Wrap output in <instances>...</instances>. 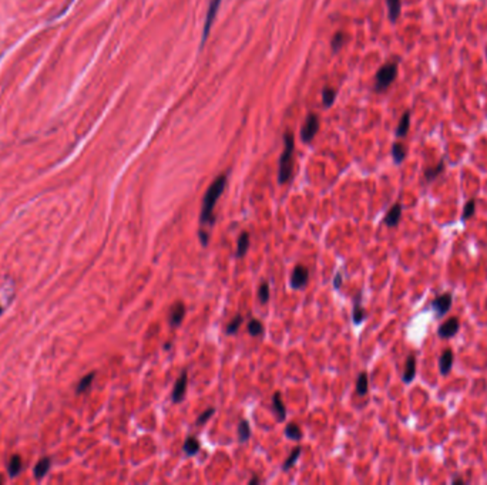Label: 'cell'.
<instances>
[{
    "label": "cell",
    "mask_w": 487,
    "mask_h": 485,
    "mask_svg": "<svg viewBox=\"0 0 487 485\" xmlns=\"http://www.w3.org/2000/svg\"><path fill=\"white\" fill-rule=\"evenodd\" d=\"M285 435L291 440H301L302 438V431L295 423H289L285 428Z\"/></svg>",
    "instance_id": "25"
},
{
    "label": "cell",
    "mask_w": 487,
    "mask_h": 485,
    "mask_svg": "<svg viewBox=\"0 0 487 485\" xmlns=\"http://www.w3.org/2000/svg\"><path fill=\"white\" fill-rule=\"evenodd\" d=\"M183 450H184V452L187 454V455L193 457V455H195L197 452L200 451V443H198L194 437H188V438L185 440Z\"/></svg>",
    "instance_id": "19"
},
{
    "label": "cell",
    "mask_w": 487,
    "mask_h": 485,
    "mask_svg": "<svg viewBox=\"0 0 487 485\" xmlns=\"http://www.w3.org/2000/svg\"><path fill=\"white\" fill-rule=\"evenodd\" d=\"M227 186V175H219L214 179V182L210 185L207 192L204 195L201 207V214H200V224L204 225H212L215 222L214 217V208L218 202L219 197L222 195L224 189Z\"/></svg>",
    "instance_id": "1"
},
{
    "label": "cell",
    "mask_w": 487,
    "mask_h": 485,
    "mask_svg": "<svg viewBox=\"0 0 487 485\" xmlns=\"http://www.w3.org/2000/svg\"><path fill=\"white\" fill-rule=\"evenodd\" d=\"M248 246H250V235H248V232H242L239 235V239H238L236 258H242L244 255L248 252Z\"/></svg>",
    "instance_id": "18"
},
{
    "label": "cell",
    "mask_w": 487,
    "mask_h": 485,
    "mask_svg": "<svg viewBox=\"0 0 487 485\" xmlns=\"http://www.w3.org/2000/svg\"><path fill=\"white\" fill-rule=\"evenodd\" d=\"M0 313H2V309H0Z\"/></svg>",
    "instance_id": "40"
},
{
    "label": "cell",
    "mask_w": 487,
    "mask_h": 485,
    "mask_svg": "<svg viewBox=\"0 0 487 485\" xmlns=\"http://www.w3.org/2000/svg\"><path fill=\"white\" fill-rule=\"evenodd\" d=\"M250 484H251V485H254V484H260V479H258V478H257V477H254V478H252V479H251V481H250Z\"/></svg>",
    "instance_id": "39"
},
{
    "label": "cell",
    "mask_w": 487,
    "mask_h": 485,
    "mask_svg": "<svg viewBox=\"0 0 487 485\" xmlns=\"http://www.w3.org/2000/svg\"><path fill=\"white\" fill-rule=\"evenodd\" d=\"M308 280H309V272H308V269L305 268V266H301V265L295 266L294 272L291 275V280H289L291 282V287L295 289V290L302 289V287L306 286Z\"/></svg>",
    "instance_id": "7"
},
{
    "label": "cell",
    "mask_w": 487,
    "mask_h": 485,
    "mask_svg": "<svg viewBox=\"0 0 487 485\" xmlns=\"http://www.w3.org/2000/svg\"><path fill=\"white\" fill-rule=\"evenodd\" d=\"M93 378H94V373H90V374H87L86 377H83V378L80 380V383H78L77 393H83V392H86V390L92 385Z\"/></svg>",
    "instance_id": "32"
},
{
    "label": "cell",
    "mask_w": 487,
    "mask_h": 485,
    "mask_svg": "<svg viewBox=\"0 0 487 485\" xmlns=\"http://www.w3.org/2000/svg\"><path fill=\"white\" fill-rule=\"evenodd\" d=\"M400 218H402V205H400V204H395L392 208L389 209V212L386 214V217H385V224H386L389 228H395V226H397V224L400 222Z\"/></svg>",
    "instance_id": "11"
},
{
    "label": "cell",
    "mask_w": 487,
    "mask_h": 485,
    "mask_svg": "<svg viewBox=\"0 0 487 485\" xmlns=\"http://www.w3.org/2000/svg\"><path fill=\"white\" fill-rule=\"evenodd\" d=\"M198 238H200V241H201L202 246H207V245H208V241H210V235L207 234L205 231L200 229V231H198Z\"/></svg>",
    "instance_id": "36"
},
{
    "label": "cell",
    "mask_w": 487,
    "mask_h": 485,
    "mask_svg": "<svg viewBox=\"0 0 487 485\" xmlns=\"http://www.w3.org/2000/svg\"><path fill=\"white\" fill-rule=\"evenodd\" d=\"M187 383H188V373L183 371L181 376L177 378L174 390H173V402L174 403H181L185 399V393H187Z\"/></svg>",
    "instance_id": "9"
},
{
    "label": "cell",
    "mask_w": 487,
    "mask_h": 485,
    "mask_svg": "<svg viewBox=\"0 0 487 485\" xmlns=\"http://www.w3.org/2000/svg\"><path fill=\"white\" fill-rule=\"evenodd\" d=\"M392 157L395 159L396 164H402L403 159L406 158V150L400 142H395L392 147Z\"/></svg>",
    "instance_id": "21"
},
{
    "label": "cell",
    "mask_w": 487,
    "mask_h": 485,
    "mask_svg": "<svg viewBox=\"0 0 487 485\" xmlns=\"http://www.w3.org/2000/svg\"><path fill=\"white\" fill-rule=\"evenodd\" d=\"M251 437V430H250V424L247 420H241L238 424V438L239 441H247Z\"/></svg>",
    "instance_id": "23"
},
{
    "label": "cell",
    "mask_w": 487,
    "mask_h": 485,
    "mask_svg": "<svg viewBox=\"0 0 487 485\" xmlns=\"http://www.w3.org/2000/svg\"><path fill=\"white\" fill-rule=\"evenodd\" d=\"M299 455H301V447H296L294 451H292V454H291V455H289V457L286 458L285 464H284L282 469H284V471H286V469H289L291 467H294V464L296 462V460L299 458Z\"/></svg>",
    "instance_id": "28"
},
{
    "label": "cell",
    "mask_w": 487,
    "mask_h": 485,
    "mask_svg": "<svg viewBox=\"0 0 487 485\" xmlns=\"http://www.w3.org/2000/svg\"><path fill=\"white\" fill-rule=\"evenodd\" d=\"M415 376H416V359H415V356H413V354H411V356L408 357V360H406L402 380H403L404 383H412V381H413V378H415Z\"/></svg>",
    "instance_id": "13"
},
{
    "label": "cell",
    "mask_w": 487,
    "mask_h": 485,
    "mask_svg": "<svg viewBox=\"0 0 487 485\" xmlns=\"http://www.w3.org/2000/svg\"><path fill=\"white\" fill-rule=\"evenodd\" d=\"M365 319H366V310L363 309V306L361 305V295H358L355 305H353V323L361 325Z\"/></svg>",
    "instance_id": "16"
},
{
    "label": "cell",
    "mask_w": 487,
    "mask_h": 485,
    "mask_svg": "<svg viewBox=\"0 0 487 485\" xmlns=\"http://www.w3.org/2000/svg\"><path fill=\"white\" fill-rule=\"evenodd\" d=\"M335 97H336V92L334 88H331V87L323 88L322 99H323V104H325L327 107H331V106H332V103L335 101Z\"/></svg>",
    "instance_id": "29"
},
{
    "label": "cell",
    "mask_w": 487,
    "mask_h": 485,
    "mask_svg": "<svg viewBox=\"0 0 487 485\" xmlns=\"http://www.w3.org/2000/svg\"><path fill=\"white\" fill-rule=\"evenodd\" d=\"M460 329V322L457 318H450L449 320H446L443 325H440L437 329V336L442 339H450L454 335H457Z\"/></svg>",
    "instance_id": "8"
},
{
    "label": "cell",
    "mask_w": 487,
    "mask_h": 485,
    "mask_svg": "<svg viewBox=\"0 0 487 485\" xmlns=\"http://www.w3.org/2000/svg\"><path fill=\"white\" fill-rule=\"evenodd\" d=\"M184 316H185V306L181 303V302H178L176 306L173 308V310H171V315H170V325H171L173 327L180 326V325H181V322L184 320Z\"/></svg>",
    "instance_id": "12"
},
{
    "label": "cell",
    "mask_w": 487,
    "mask_h": 485,
    "mask_svg": "<svg viewBox=\"0 0 487 485\" xmlns=\"http://www.w3.org/2000/svg\"><path fill=\"white\" fill-rule=\"evenodd\" d=\"M20 468H22V460H20V457H17V455H15L12 460H10V465H9V472H10V475H17V472L20 471Z\"/></svg>",
    "instance_id": "33"
},
{
    "label": "cell",
    "mask_w": 487,
    "mask_h": 485,
    "mask_svg": "<svg viewBox=\"0 0 487 485\" xmlns=\"http://www.w3.org/2000/svg\"><path fill=\"white\" fill-rule=\"evenodd\" d=\"M294 148L295 142L292 134L286 133L284 137V151L279 157V168H278V182L285 184L292 176L294 167Z\"/></svg>",
    "instance_id": "2"
},
{
    "label": "cell",
    "mask_w": 487,
    "mask_h": 485,
    "mask_svg": "<svg viewBox=\"0 0 487 485\" xmlns=\"http://www.w3.org/2000/svg\"><path fill=\"white\" fill-rule=\"evenodd\" d=\"M219 5H221V0H210V6H208L207 17H205V22H204L201 46H204L205 42H207V39H208V34H210L211 32V27H212V23H214V19H215V16H217V12H218Z\"/></svg>",
    "instance_id": "5"
},
{
    "label": "cell",
    "mask_w": 487,
    "mask_h": 485,
    "mask_svg": "<svg viewBox=\"0 0 487 485\" xmlns=\"http://www.w3.org/2000/svg\"><path fill=\"white\" fill-rule=\"evenodd\" d=\"M396 75H397V63H396V61L383 64V66L378 70V73H376L375 91L382 92V91H385L386 88H389V87H390V84L395 81Z\"/></svg>",
    "instance_id": "3"
},
{
    "label": "cell",
    "mask_w": 487,
    "mask_h": 485,
    "mask_svg": "<svg viewBox=\"0 0 487 485\" xmlns=\"http://www.w3.org/2000/svg\"><path fill=\"white\" fill-rule=\"evenodd\" d=\"M341 284H342V273H336L335 279H334V286H335V289H341Z\"/></svg>",
    "instance_id": "37"
},
{
    "label": "cell",
    "mask_w": 487,
    "mask_h": 485,
    "mask_svg": "<svg viewBox=\"0 0 487 485\" xmlns=\"http://www.w3.org/2000/svg\"><path fill=\"white\" fill-rule=\"evenodd\" d=\"M369 390V380H368V374L366 373H361L358 376V381H356V392L359 396H365Z\"/></svg>",
    "instance_id": "20"
},
{
    "label": "cell",
    "mask_w": 487,
    "mask_h": 485,
    "mask_svg": "<svg viewBox=\"0 0 487 485\" xmlns=\"http://www.w3.org/2000/svg\"><path fill=\"white\" fill-rule=\"evenodd\" d=\"M214 413H215V410H214V409H208V410L204 411L201 416L198 417V420H197V424H200V426H201V424H204V423H207V421L210 420V417L212 416V414H214Z\"/></svg>",
    "instance_id": "35"
},
{
    "label": "cell",
    "mask_w": 487,
    "mask_h": 485,
    "mask_svg": "<svg viewBox=\"0 0 487 485\" xmlns=\"http://www.w3.org/2000/svg\"><path fill=\"white\" fill-rule=\"evenodd\" d=\"M319 130V118L315 114H311L306 118V123L303 124L302 131H301V138L303 142H309L315 138V135Z\"/></svg>",
    "instance_id": "6"
},
{
    "label": "cell",
    "mask_w": 487,
    "mask_h": 485,
    "mask_svg": "<svg viewBox=\"0 0 487 485\" xmlns=\"http://www.w3.org/2000/svg\"><path fill=\"white\" fill-rule=\"evenodd\" d=\"M409 126H411V111H404V114L400 118L399 124H397V130H396V135L399 138H403L409 133Z\"/></svg>",
    "instance_id": "15"
},
{
    "label": "cell",
    "mask_w": 487,
    "mask_h": 485,
    "mask_svg": "<svg viewBox=\"0 0 487 485\" xmlns=\"http://www.w3.org/2000/svg\"><path fill=\"white\" fill-rule=\"evenodd\" d=\"M474 212H476V201H474V200H470V201L464 205V209H463V214H462L463 222H466V221H469L470 218H473Z\"/></svg>",
    "instance_id": "27"
},
{
    "label": "cell",
    "mask_w": 487,
    "mask_h": 485,
    "mask_svg": "<svg viewBox=\"0 0 487 485\" xmlns=\"http://www.w3.org/2000/svg\"><path fill=\"white\" fill-rule=\"evenodd\" d=\"M387 13H389V20L395 23L396 20L400 16V9H402V2L400 0H386Z\"/></svg>",
    "instance_id": "14"
},
{
    "label": "cell",
    "mask_w": 487,
    "mask_h": 485,
    "mask_svg": "<svg viewBox=\"0 0 487 485\" xmlns=\"http://www.w3.org/2000/svg\"><path fill=\"white\" fill-rule=\"evenodd\" d=\"M452 303H453V296L450 293H443V295L437 296L436 299H433L430 306L436 312L437 318H442L452 309Z\"/></svg>",
    "instance_id": "4"
},
{
    "label": "cell",
    "mask_w": 487,
    "mask_h": 485,
    "mask_svg": "<svg viewBox=\"0 0 487 485\" xmlns=\"http://www.w3.org/2000/svg\"><path fill=\"white\" fill-rule=\"evenodd\" d=\"M258 299H260V302L262 303V305L268 303V301H269V284L267 283V282H264V283L261 284L260 287H258Z\"/></svg>",
    "instance_id": "31"
},
{
    "label": "cell",
    "mask_w": 487,
    "mask_h": 485,
    "mask_svg": "<svg viewBox=\"0 0 487 485\" xmlns=\"http://www.w3.org/2000/svg\"><path fill=\"white\" fill-rule=\"evenodd\" d=\"M345 43V37H344V34L342 33H338L332 39V47H334V50H339L341 47H342V44Z\"/></svg>",
    "instance_id": "34"
},
{
    "label": "cell",
    "mask_w": 487,
    "mask_h": 485,
    "mask_svg": "<svg viewBox=\"0 0 487 485\" xmlns=\"http://www.w3.org/2000/svg\"><path fill=\"white\" fill-rule=\"evenodd\" d=\"M50 468V460L49 458H43L37 462L36 468H34V475L37 478L44 477L47 474V471Z\"/></svg>",
    "instance_id": "24"
},
{
    "label": "cell",
    "mask_w": 487,
    "mask_h": 485,
    "mask_svg": "<svg viewBox=\"0 0 487 485\" xmlns=\"http://www.w3.org/2000/svg\"><path fill=\"white\" fill-rule=\"evenodd\" d=\"M248 333H250L251 336H254V337L261 336L262 333H264V326H262V323H261L260 320L252 319L251 322L248 323Z\"/></svg>",
    "instance_id": "26"
},
{
    "label": "cell",
    "mask_w": 487,
    "mask_h": 485,
    "mask_svg": "<svg viewBox=\"0 0 487 485\" xmlns=\"http://www.w3.org/2000/svg\"><path fill=\"white\" fill-rule=\"evenodd\" d=\"M453 361H454L453 351L450 350V349H446V350L440 354V357H439V371H440L443 376L449 374V373H450V370H452V367H453Z\"/></svg>",
    "instance_id": "10"
},
{
    "label": "cell",
    "mask_w": 487,
    "mask_h": 485,
    "mask_svg": "<svg viewBox=\"0 0 487 485\" xmlns=\"http://www.w3.org/2000/svg\"><path fill=\"white\" fill-rule=\"evenodd\" d=\"M272 406H274V410L277 413L278 420L279 421H284L286 417V410L284 407V403H282V397H281V393L277 392L274 394V399H272Z\"/></svg>",
    "instance_id": "17"
},
{
    "label": "cell",
    "mask_w": 487,
    "mask_h": 485,
    "mask_svg": "<svg viewBox=\"0 0 487 485\" xmlns=\"http://www.w3.org/2000/svg\"><path fill=\"white\" fill-rule=\"evenodd\" d=\"M452 484L454 485L464 484V479H463V478H454V479H452Z\"/></svg>",
    "instance_id": "38"
},
{
    "label": "cell",
    "mask_w": 487,
    "mask_h": 485,
    "mask_svg": "<svg viewBox=\"0 0 487 485\" xmlns=\"http://www.w3.org/2000/svg\"><path fill=\"white\" fill-rule=\"evenodd\" d=\"M443 169H445V161H440L436 167L428 168V169H426V172H425L426 181H433V179H436L437 176L443 172Z\"/></svg>",
    "instance_id": "22"
},
{
    "label": "cell",
    "mask_w": 487,
    "mask_h": 485,
    "mask_svg": "<svg viewBox=\"0 0 487 485\" xmlns=\"http://www.w3.org/2000/svg\"><path fill=\"white\" fill-rule=\"evenodd\" d=\"M241 325H242V316L238 315L229 322V325L227 326V335H235Z\"/></svg>",
    "instance_id": "30"
}]
</instances>
